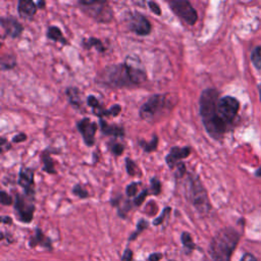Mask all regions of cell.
Returning <instances> with one entry per match:
<instances>
[{"mask_svg": "<svg viewBox=\"0 0 261 261\" xmlns=\"http://www.w3.org/2000/svg\"><path fill=\"white\" fill-rule=\"evenodd\" d=\"M175 171H174V176L175 178L179 179L182 178L186 174H187V169H186V165L182 162H179L176 166H175Z\"/></svg>", "mask_w": 261, "mask_h": 261, "instance_id": "33", "label": "cell"}, {"mask_svg": "<svg viewBox=\"0 0 261 261\" xmlns=\"http://www.w3.org/2000/svg\"><path fill=\"white\" fill-rule=\"evenodd\" d=\"M218 92L215 89H206L202 92L199 100V111L203 124L206 132L214 139L221 138L229 127L218 115Z\"/></svg>", "mask_w": 261, "mask_h": 261, "instance_id": "2", "label": "cell"}, {"mask_svg": "<svg viewBox=\"0 0 261 261\" xmlns=\"http://www.w3.org/2000/svg\"><path fill=\"white\" fill-rule=\"evenodd\" d=\"M41 161L43 163V169L47 172V173H50V174H54L56 172V169H55V164H54V161L53 159L51 158L50 156V153L48 152V150L44 151L41 155Z\"/></svg>", "mask_w": 261, "mask_h": 261, "instance_id": "21", "label": "cell"}, {"mask_svg": "<svg viewBox=\"0 0 261 261\" xmlns=\"http://www.w3.org/2000/svg\"><path fill=\"white\" fill-rule=\"evenodd\" d=\"M38 6L32 0H19L17 2L18 15L27 20H32L37 12Z\"/></svg>", "mask_w": 261, "mask_h": 261, "instance_id": "15", "label": "cell"}, {"mask_svg": "<svg viewBox=\"0 0 261 261\" xmlns=\"http://www.w3.org/2000/svg\"><path fill=\"white\" fill-rule=\"evenodd\" d=\"M251 60L256 68L261 69V46H258L254 49L251 55Z\"/></svg>", "mask_w": 261, "mask_h": 261, "instance_id": "26", "label": "cell"}, {"mask_svg": "<svg viewBox=\"0 0 261 261\" xmlns=\"http://www.w3.org/2000/svg\"><path fill=\"white\" fill-rule=\"evenodd\" d=\"M141 185V182H138V181H133L130 184H128L126 186V189H125V193H126V196L128 198H133V197H136L137 196V193H138V187Z\"/></svg>", "mask_w": 261, "mask_h": 261, "instance_id": "29", "label": "cell"}, {"mask_svg": "<svg viewBox=\"0 0 261 261\" xmlns=\"http://www.w3.org/2000/svg\"><path fill=\"white\" fill-rule=\"evenodd\" d=\"M190 154H191V148L189 146L181 147V148L174 146L170 149L169 153L166 155L165 162L170 169H173L179 162H181L180 160L189 157Z\"/></svg>", "mask_w": 261, "mask_h": 261, "instance_id": "14", "label": "cell"}, {"mask_svg": "<svg viewBox=\"0 0 261 261\" xmlns=\"http://www.w3.org/2000/svg\"><path fill=\"white\" fill-rule=\"evenodd\" d=\"M147 4H148L150 10H151L154 14H156V15H161V8H160V6H159V4H158L157 2H155V1H148Z\"/></svg>", "mask_w": 261, "mask_h": 261, "instance_id": "37", "label": "cell"}, {"mask_svg": "<svg viewBox=\"0 0 261 261\" xmlns=\"http://www.w3.org/2000/svg\"><path fill=\"white\" fill-rule=\"evenodd\" d=\"M107 147L110 150V152L115 156H120L124 151V146L116 141V139H111L107 143Z\"/></svg>", "mask_w": 261, "mask_h": 261, "instance_id": "23", "label": "cell"}, {"mask_svg": "<svg viewBox=\"0 0 261 261\" xmlns=\"http://www.w3.org/2000/svg\"><path fill=\"white\" fill-rule=\"evenodd\" d=\"M170 210H171V209H170V207H165V208L163 209L162 213L160 214V216L154 219V221H153V224H154V225H159V224H161V223L163 222L164 218H165V217H166V216L169 214Z\"/></svg>", "mask_w": 261, "mask_h": 261, "instance_id": "36", "label": "cell"}, {"mask_svg": "<svg viewBox=\"0 0 261 261\" xmlns=\"http://www.w3.org/2000/svg\"><path fill=\"white\" fill-rule=\"evenodd\" d=\"M121 111V106L119 104H114L112 105L109 109H104L102 116H117Z\"/></svg>", "mask_w": 261, "mask_h": 261, "instance_id": "30", "label": "cell"}, {"mask_svg": "<svg viewBox=\"0 0 261 261\" xmlns=\"http://www.w3.org/2000/svg\"><path fill=\"white\" fill-rule=\"evenodd\" d=\"M66 97L69 101V103L74 107V108H81L83 106V102L81 99V93L77 88L75 87H68L65 90Z\"/></svg>", "mask_w": 261, "mask_h": 261, "instance_id": "18", "label": "cell"}, {"mask_svg": "<svg viewBox=\"0 0 261 261\" xmlns=\"http://www.w3.org/2000/svg\"><path fill=\"white\" fill-rule=\"evenodd\" d=\"M241 261H257L255 259V257L252 254H245L243 256V258L241 259Z\"/></svg>", "mask_w": 261, "mask_h": 261, "instance_id": "42", "label": "cell"}, {"mask_svg": "<svg viewBox=\"0 0 261 261\" xmlns=\"http://www.w3.org/2000/svg\"><path fill=\"white\" fill-rule=\"evenodd\" d=\"M30 246L33 247V248H35L37 246H41V247H44V248H47V249L52 248L50 239H48L40 228H37L36 231H35V234L31 238Z\"/></svg>", "mask_w": 261, "mask_h": 261, "instance_id": "17", "label": "cell"}, {"mask_svg": "<svg viewBox=\"0 0 261 261\" xmlns=\"http://www.w3.org/2000/svg\"><path fill=\"white\" fill-rule=\"evenodd\" d=\"M25 140H27V135L23 134V133H19V134H17L16 136H14L12 138V142L13 143H21V142H23Z\"/></svg>", "mask_w": 261, "mask_h": 261, "instance_id": "41", "label": "cell"}, {"mask_svg": "<svg viewBox=\"0 0 261 261\" xmlns=\"http://www.w3.org/2000/svg\"><path fill=\"white\" fill-rule=\"evenodd\" d=\"M240 240L239 232L232 227L220 229L210 243V255L213 261H230Z\"/></svg>", "mask_w": 261, "mask_h": 261, "instance_id": "3", "label": "cell"}, {"mask_svg": "<svg viewBox=\"0 0 261 261\" xmlns=\"http://www.w3.org/2000/svg\"><path fill=\"white\" fill-rule=\"evenodd\" d=\"M14 210L17 219L24 223H30L34 217L35 204L34 197L16 194L14 199Z\"/></svg>", "mask_w": 261, "mask_h": 261, "instance_id": "7", "label": "cell"}, {"mask_svg": "<svg viewBox=\"0 0 261 261\" xmlns=\"http://www.w3.org/2000/svg\"><path fill=\"white\" fill-rule=\"evenodd\" d=\"M171 107L169 98L165 94L152 95L140 108L139 115L141 119L149 123L158 120L163 113Z\"/></svg>", "mask_w": 261, "mask_h": 261, "instance_id": "5", "label": "cell"}, {"mask_svg": "<svg viewBox=\"0 0 261 261\" xmlns=\"http://www.w3.org/2000/svg\"><path fill=\"white\" fill-rule=\"evenodd\" d=\"M34 170L30 167H21L18 173V185L24 190V194L34 197L35 188H34Z\"/></svg>", "mask_w": 261, "mask_h": 261, "instance_id": "12", "label": "cell"}, {"mask_svg": "<svg viewBox=\"0 0 261 261\" xmlns=\"http://www.w3.org/2000/svg\"><path fill=\"white\" fill-rule=\"evenodd\" d=\"M147 74L144 69L130 62L126 57L124 63L105 67L98 75L97 83L111 89L138 87L145 83Z\"/></svg>", "mask_w": 261, "mask_h": 261, "instance_id": "1", "label": "cell"}, {"mask_svg": "<svg viewBox=\"0 0 261 261\" xmlns=\"http://www.w3.org/2000/svg\"><path fill=\"white\" fill-rule=\"evenodd\" d=\"M121 259H122V261H132L133 260V251L129 249H125L122 254Z\"/></svg>", "mask_w": 261, "mask_h": 261, "instance_id": "40", "label": "cell"}, {"mask_svg": "<svg viewBox=\"0 0 261 261\" xmlns=\"http://www.w3.org/2000/svg\"><path fill=\"white\" fill-rule=\"evenodd\" d=\"M47 38L50 39V40H53L55 42H59L62 45H67L68 44V42H67L66 38L63 36L61 30L58 27H55V25L48 27Z\"/></svg>", "mask_w": 261, "mask_h": 261, "instance_id": "19", "label": "cell"}, {"mask_svg": "<svg viewBox=\"0 0 261 261\" xmlns=\"http://www.w3.org/2000/svg\"><path fill=\"white\" fill-rule=\"evenodd\" d=\"M150 184H151V193L155 196L159 195L161 193V182L160 180L157 178V177H152L151 180H150Z\"/></svg>", "mask_w": 261, "mask_h": 261, "instance_id": "31", "label": "cell"}, {"mask_svg": "<svg viewBox=\"0 0 261 261\" xmlns=\"http://www.w3.org/2000/svg\"><path fill=\"white\" fill-rule=\"evenodd\" d=\"M0 24L7 37L15 39L19 37L23 31V27L21 23L12 16H1Z\"/></svg>", "mask_w": 261, "mask_h": 261, "instance_id": "13", "label": "cell"}, {"mask_svg": "<svg viewBox=\"0 0 261 261\" xmlns=\"http://www.w3.org/2000/svg\"><path fill=\"white\" fill-rule=\"evenodd\" d=\"M139 145L140 147L146 152V153H151L157 149L158 146V137L156 135H153V138L150 142L144 141V140H139Z\"/></svg>", "mask_w": 261, "mask_h": 261, "instance_id": "22", "label": "cell"}, {"mask_svg": "<svg viewBox=\"0 0 261 261\" xmlns=\"http://www.w3.org/2000/svg\"><path fill=\"white\" fill-rule=\"evenodd\" d=\"M72 193H73L76 197H79V198H81V199H86V198L89 197L88 191H87L84 187H82L81 185H75V186H73Z\"/></svg>", "mask_w": 261, "mask_h": 261, "instance_id": "32", "label": "cell"}, {"mask_svg": "<svg viewBox=\"0 0 261 261\" xmlns=\"http://www.w3.org/2000/svg\"><path fill=\"white\" fill-rule=\"evenodd\" d=\"M259 93H260V99H261V85H259Z\"/></svg>", "mask_w": 261, "mask_h": 261, "instance_id": "45", "label": "cell"}, {"mask_svg": "<svg viewBox=\"0 0 261 261\" xmlns=\"http://www.w3.org/2000/svg\"><path fill=\"white\" fill-rule=\"evenodd\" d=\"M87 103H88L89 106H91V107L93 108V110H94V109H97L99 106H101L100 103H99V101H98V99H97L95 96H93V95L88 96V98H87Z\"/></svg>", "mask_w": 261, "mask_h": 261, "instance_id": "38", "label": "cell"}, {"mask_svg": "<svg viewBox=\"0 0 261 261\" xmlns=\"http://www.w3.org/2000/svg\"><path fill=\"white\" fill-rule=\"evenodd\" d=\"M180 240H181V244H182L184 248L186 249L187 253H191L196 248V245L193 242V239L189 232L184 231L180 236Z\"/></svg>", "mask_w": 261, "mask_h": 261, "instance_id": "24", "label": "cell"}, {"mask_svg": "<svg viewBox=\"0 0 261 261\" xmlns=\"http://www.w3.org/2000/svg\"><path fill=\"white\" fill-rule=\"evenodd\" d=\"M148 227V222L145 219H140V221L137 224V229L129 236V240H135L145 228Z\"/></svg>", "mask_w": 261, "mask_h": 261, "instance_id": "28", "label": "cell"}, {"mask_svg": "<svg viewBox=\"0 0 261 261\" xmlns=\"http://www.w3.org/2000/svg\"><path fill=\"white\" fill-rule=\"evenodd\" d=\"M126 21L128 29L138 36H147L151 33V22L139 11L128 12L126 15Z\"/></svg>", "mask_w": 261, "mask_h": 261, "instance_id": "10", "label": "cell"}, {"mask_svg": "<svg viewBox=\"0 0 261 261\" xmlns=\"http://www.w3.org/2000/svg\"><path fill=\"white\" fill-rule=\"evenodd\" d=\"M0 202L2 205H5V206H9L12 204L13 202V199L11 196H9L5 191H1L0 193Z\"/></svg>", "mask_w": 261, "mask_h": 261, "instance_id": "35", "label": "cell"}, {"mask_svg": "<svg viewBox=\"0 0 261 261\" xmlns=\"http://www.w3.org/2000/svg\"><path fill=\"white\" fill-rule=\"evenodd\" d=\"M149 194V190H143L139 195H137L135 198H134V205L135 206H140L142 205V203L145 201V199L147 198V195Z\"/></svg>", "mask_w": 261, "mask_h": 261, "instance_id": "34", "label": "cell"}, {"mask_svg": "<svg viewBox=\"0 0 261 261\" xmlns=\"http://www.w3.org/2000/svg\"><path fill=\"white\" fill-rule=\"evenodd\" d=\"M185 190L187 199L199 213L207 214L210 211L211 205L207 192L197 174L192 173L188 175Z\"/></svg>", "mask_w": 261, "mask_h": 261, "instance_id": "4", "label": "cell"}, {"mask_svg": "<svg viewBox=\"0 0 261 261\" xmlns=\"http://www.w3.org/2000/svg\"><path fill=\"white\" fill-rule=\"evenodd\" d=\"M82 45L85 49H91V48L95 47L98 52H105L106 51V48L103 45L102 41L98 38H95V37H90L88 39H83Z\"/></svg>", "mask_w": 261, "mask_h": 261, "instance_id": "20", "label": "cell"}, {"mask_svg": "<svg viewBox=\"0 0 261 261\" xmlns=\"http://www.w3.org/2000/svg\"><path fill=\"white\" fill-rule=\"evenodd\" d=\"M240 108L239 101L230 96H224L219 98L217 103V112L220 119L226 124L230 125Z\"/></svg>", "mask_w": 261, "mask_h": 261, "instance_id": "9", "label": "cell"}, {"mask_svg": "<svg viewBox=\"0 0 261 261\" xmlns=\"http://www.w3.org/2000/svg\"><path fill=\"white\" fill-rule=\"evenodd\" d=\"M37 6H38V8L44 9V8H45V6H46V2H45V1H43V0L38 1V2H37Z\"/></svg>", "mask_w": 261, "mask_h": 261, "instance_id": "44", "label": "cell"}, {"mask_svg": "<svg viewBox=\"0 0 261 261\" xmlns=\"http://www.w3.org/2000/svg\"><path fill=\"white\" fill-rule=\"evenodd\" d=\"M99 124H100V129H101L102 134H104L106 136L113 137V138H122V137H124V128L120 125L109 124L102 118H100Z\"/></svg>", "mask_w": 261, "mask_h": 261, "instance_id": "16", "label": "cell"}, {"mask_svg": "<svg viewBox=\"0 0 261 261\" xmlns=\"http://www.w3.org/2000/svg\"><path fill=\"white\" fill-rule=\"evenodd\" d=\"M146 261H148V260H146Z\"/></svg>", "mask_w": 261, "mask_h": 261, "instance_id": "46", "label": "cell"}, {"mask_svg": "<svg viewBox=\"0 0 261 261\" xmlns=\"http://www.w3.org/2000/svg\"><path fill=\"white\" fill-rule=\"evenodd\" d=\"M15 66H16V60L13 56L4 55L1 57V69L2 70L12 69Z\"/></svg>", "mask_w": 261, "mask_h": 261, "instance_id": "25", "label": "cell"}, {"mask_svg": "<svg viewBox=\"0 0 261 261\" xmlns=\"http://www.w3.org/2000/svg\"><path fill=\"white\" fill-rule=\"evenodd\" d=\"M81 9L98 22H109L113 18V10L107 1L102 0H80Z\"/></svg>", "mask_w": 261, "mask_h": 261, "instance_id": "6", "label": "cell"}, {"mask_svg": "<svg viewBox=\"0 0 261 261\" xmlns=\"http://www.w3.org/2000/svg\"><path fill=\"white\" fill-rule=\"evenodd\" d=\"M76 127L83 137L85 144L89 147L95 144V135L98 129V124L92 121L89 117H84L76 122Z\"/></svg>", "mask_w": 261, "mask_h": 261, "instance_id": "11", "label": "cell"}, {"mask_svg": "<svg viewBox=\"0 0 261 261\" xmlns=\"http://www.w3.org/2000/svg\"><path fill=\"white\" fill-rule=\"evenodd\" d=\"M1 221L3 223H11L12 219L10 217H8V216H3V217H1Z\"/></svg>", "mask_w": 261, "mask_h": 261, "instance_id": "43", "label": "cell"}, {"mask_svg": "<svg viewBox=\"0 0 261 261\" xmlns=\"http://www.w3.org/2000/svg\"><path fill=\"white\" fill-rule=\"evenodd\" d=\"M125 168H126V171H127L128 175H130V176L137 175L140 171L137 164L129 158H125Z\"/></svg>", "mask_w": 261, "mask_h": 261, "instance_id": "27", "label": "cell"}, {"mask_svg": "<svg viewBox=\"0 0 261 261\" xmlns=\"http://www.w3.org/2000/svg\"><path fill=\"white\" fill-rule=\"evenodd\" d=\"M168 5L172 12L187 24L193 25L198 19V13L188 0H171Z\"/></svg>", "mask_w": 261, "mask_h": 261, "instance_id": "8", "label": "cell"}, {"mask_svg": "<svg viewBox=\"0 0 261 261\" xmlns=\"http://www.w3.org/2000/svg\"><path fill=\"white\" fill-rule=\"evenodd\" d=\"M10 149V144L5 140V138H1V144H0V152L3 154L6 150Z\"/></svg>", "mask_w": 261, "mask_h": 261, "instance_id": "39", "label": "cell"}]
</instances>
